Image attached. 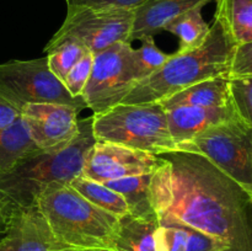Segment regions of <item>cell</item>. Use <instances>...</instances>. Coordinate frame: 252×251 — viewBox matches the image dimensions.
Here are the masks:
<instances>
[{
    "label": "cell",
    "instance_id": "obj_4",
    "mask_svg": "<svg viewBox=\"0 0 252 251\" xmlns=\"http://www.w3.org/2000/svg\"><path fill=\"white\" fill-rule=\"evenodd\" d=\"M37 207L66 245L80 251H112L121 218L96 207L69 184L44 189Z\"/></svg>",
    "mask_w": 252,
    "mask_h": 251
},
{
    "label": "cell",
    "instance_id": "obj_17",
    "mask_svg": "<svg viewBox=\"0 0 252 251\" xmlns=\"http://www.w3.org/2000/svg\"><path fill=\"white\" fill-rule=\"evenodd\" d=\"M159 217L140 218L132 214L120 219L112 251H158L157 230Z\"/></svg>",
    "mask_w": 252,
    "mask_h": 251
},
{
    "label": "cell",
    "instance_id": "obj_11",
    "mask_svg": "<svg viewBox=\"0 0 252 251\" xmlns=\"http://www.w3.org/2000/svg\"><path fill=\"white\" fill-rule=\"evenodd\" d=\"M81 110L64 103H31L21 110V120L32 142L41 150L66 147L79 133Z\"/></svg>",
    "mask_w": 252,
    "mask_h": 251
},
{
    "label": "cell",
    "instance_id": "obj_15",
    "mask_svg": "<svg viewBox=\"0 0 252 251\" xmlns=\"http://www.w3.org/2000/svg\"><path fill=\"white\" fill-rule=\"evenodd\" d=\"M226 249L225 244L214 236L174 218L159 216L158 251H226Z\"/></svg>",
    "mask_w": 252,
    "mask_h": 251
},
{
    "label": "cell",
    "instance_id": "obj_6",
    "mask_svg": "<svg viewBox=\"0 0 252 251\" xmlns=\"http://www.w3.org/2000/svg\"><path fill=\"white\" fill-rule=\"evenodd\" d=\"M179 152L204 157L252 196V128L239 117L203 130Z\"/></svg>",
    "mask_w": 252,
    "mask_h": 251
},
{
    "label": "cell",
    "instance_id": "obj_5",
    "mask_svg": "<svg viewBox=\"0 0 252 251\" xmlns=\"http://www.w3.org/2000/svg\"><path fill=\"white\" fill-rule=\"evenodd\" d=\"M93 133L96 142L115 143L154 155L179 150L170 134L166 111L160 102L118 103L93 115Z\"/></svg>",
    "mask_w": 252,
    "mask_h": 251
},
{
    "label": "cell",
    "instance_id": "obj_22",
    "mask_svg": "<svg viewBox=\"0 0 252 251\" xmlns=\"http://www.w3.org/2000/svg\"><path fill=\"white\" fill-rule=\"evenodd\" d=\"M41 152L34 145L20 118L7 129L0 132V172L9 169L17 160Z\"/></svg>",
    "mask_w": 252,
    "mask_h": 251
},
{
    "label": "cell",
    "instance_id": "obj_10",
    "mask_svg": "<svg viewBox=\"0 0 252 251\" xmlns=\"http://www.w3.org/2000/svg\"><path fill=\"white\" fill-rule=\"evenodd\" d=\"M162 164L164 159L159 155L115 143L95 142L86 157L81 175L94 181L107 182L149 174Z\"/></svg>",
    "mask_w": 252,
    "mask_h": 251
},
{
    "label": "cell",
    "instance_id": "obj_19",
    "mask_svg": "<svg viewBox=\"0 0 252 251\" xmlns=\"http://www.w3.org/2000/svg\"><path fill=\"white\" fill-rule=\"evenodd\" d=\"M214 19L235 46L252 42V0H216Z\"/></svg>",
    "mask_w": 252,
    "mask_h": 251
},
{
    "label": "cell",
    "instance_id": "obj_26",
    "mask_svg": "<svg viewBox=\"0 0 252 251\" xmlns=\"http://www.w3.org/2000/svg\"><path fill=\"white\" fill-rule=\"evenodd\" d=\"M93 63L94 53L91 51H88L84 54L83 58L66 74L63 84L69 94L74 97H81L83 95V91L90 78L91 70H93Z\"/></svg>",
    "mask_w": 252,
    "mask_h": 251
},
{
    "label": "cell",
    "instance_id": "obj_1",
    "mask_svg": "<svg viewBox=\"0 0 252 251\" xmlns=\"http://www.w3.org/2000/svg\"><path fill=\"white\" fill-rule=\"evenodd\" d=\"M154 172V208L219 239L226 251H252V196L196 153L159 155Z\"/></svg>",
    "mask_w": 252,
    "mask_h": 251
},
{
    "label": "cell",
    "instance_id": "obj_25",
    "mask_svg": "<svg viewBox=\"0 0 252 251\" xmlns=\"http://www.w3.org/2000/svg\"><path fill=\"white\" fill-rule=\"evenodd\" d=\"M229 91L238 117L252 128V78L229 79Z\"/></svg>",
    "mask_w": 252,
    "mask_h": 251
},
{
    "label": "cell",
    "instance_id": "obj_7",
    "mask_svg": "<svg viewBox=\"0 0 252 251\" xmlns=\"http://www.w3.org/2000/svg\"><path fill=\"white\" fill-rule=\"evenodd\" d=\"M0 100L21 112L31 103H64L85 110L83 97H74L64 84L52 74L47 57L0 64Z\"/></svg>",
    "mask_w": 252,
    "mask_h": 251
},
{
    "label": "cell",
    "instance_id": "obj_13",
    "mask_svg": "<svg viewBox=\"0 0 252 251\" xmlns=\"http://www.w3.org/2000/svg\"><path fill=\"white\" fill-rule=\"evenodd\" d=\"M169 130L177 147L193 139L203 130L238 118L234 106L226 107H198V106H176L165 108ZM179 152V150H177Z\"/></svg>",
    "mask_w": 252,
    "mask_h": 251
},
{
    "label": "cell",
    "instance_id": "obj_2",
    "mask_svg": "<svg viewBox=\"0 0 252 251\" xmlns=\"http://www.w3.org/2000/svg\"><path fill=\"white\" fill-rule=\"evenodd\" d=\"M95 142L90 116L79 120V133L70 144L25 157L0 172V209L5 219L36 207L42 192L52 185L70 184L81 175Z\"/></svg>",
    "mask_w": 252,
    "mask_h": 251
},
{
    "label": "cell",
    "instance_id": "obj_23",
    "mask_svg": "<svg viewBox=\"0 0 252 251\" xmlns=\"http://www.w3.org/2000/svg\"><path fill=\"white\" fill-rule=\"evenodd\" d=\"M89 49L76 41L66 39L47 53V64L57 79L63 83L66 74Z\"/></svg>",
    "mask_w": 252,
    "mask_h": 251
},
{
    "label": "cell",
    "instance_id": "obj_9",
    "mask_svg": "<svg viewBox=\"0 0 252 251\" xmlns=\"http://www.w3.org/2000/svg\"><path fill=\"white\" fill-rule=\"evenodd\" d=\"M132 52V43L117 42L94 54L93 70L81 95L93 115L122 103L123 98L134 88L138 80Z\"/></svg>",
    "mask_w": 252,
    "mask_h": 251
},
{
    "label": "cell",
    "instance_id": "obj_12",
    "mask_svg": "<svg viewBox=\"0 0 252 251\" xmlns=\"http://www.w3.org/2000/svg\"><path fill=\"white\" fill-rule=\"evenodd\" d=\"M6 224L0 251H80L57 238L37 206L12 214Z\"/></svg>",
    "mask_w": 252,
    "mask_h": 251
},
{
    "label": "cell",
    "instance_id": "obj_8",
    "mask_svg": "<svg viewBox=\"0 0 252 251\" xmlns=\"http://www.w3.org/2000/svg\"><path fill=\"white\" fill-rule=\"evenodd\" d=\"M133 22L134 10L68 7L61 29L44 46L43 52L48 53L66 39L79 42L94 54L117 42L132 43Z\"/></svg>",
    "mask_w": 252,
    "mask_h": 251
},
{
    "label": "cell",
    "instance_id": "obj_16",
    "mask_svg": "<svg viewBox=\"0 0 252 251\" xmlns=\"http://www.w3.org/2000/svg\"><path fill=\"white\" fill-rule=\"evenodd\" d=\"M164 108L176 106H198V107H226L231 106L229 79L224 76L207 80L189 86L170 97L160 101Z\"/></svg>",
    "mask_w": 252,
    "mask_h": 251
},
{
    "label": "cell",
    "instance_id": "obj_3",
    "mask_svg": "<svg viewBox=\"0 0 252 251\" xmlns=\"http://www.w3.org/2000/svg\"><path fill=\"white\" fill-rule=\"evenodd\" d=\"M235 47L220 22L214 19L207 39L201 47L170 54L162 68L138 81L122 103L160 102L207 79L228 78Z\"/></svg>",
    "mask_w": 252,
    "mask_h": 251
},
{
    "label": "cell",
    "instance_id": "obj_28",
    "mask_svg": "<svg viewBox=\"0 0 252 251\" xmlns=\"http://www.w3.org/2000/svg\"><path fill=\"white\" fill-rule=\"evenodd\" d=\"M147 0H66V7L135 10Z\"/></svg>",
    "mask_w": 252,
    "mask_h": 251
},
{
    "label": "cell",
    "instance_id": "obj_20",
    "mask_svg": "<svg viewBox=\"0 0 252 251\" xmlns=\"http://www.w3.org/2000/svg\"><path fill=\"white\" fill-rule=\"evenodd\" d=\"M203 7H194L172 20L165 31L175 34L179 38V51L189 52L201 47L207 39L211 25L202 16Z\"/></svg>",
    "mask_w": 252,
    "mask_h": 251
},
{
    "label": "cell",
    "instance_id": "obj_14",
    "mask_svg": "<svg viewBox=\"0 0 252 251\" xmlns=\"http://www.w3.org/2000/svg\"><path fill=\"white\" fill-rule=\"evenodd\" d=\"M212 0H147L134 10L130 42L155 37L174 19L194 7H204Z\"/></svg>",
    "mask_w": 252,
    "mask_h": 251
},
{
    "label": "cell",
    "instance_id": "obj_29",
    "mask_svg": "<svg viewBox=\"0 0 252 251\" xmlns=\"http://www.w3.org/2000/svg\"><path fill=\"white\" fill-rule=\"evenodd\" d=\"M20 118H21V113L19 111L11 107L9 103L0 100V132L11 127Z\"/></svg>",
    "mask_w": 252,
    "mask_h": 251
},
{
    "label": "cell",
    "instance_id": "obj_27",
    "mask_svg": "<svg viewBox=\"0 0 252 251\" xmlns=\"http://www.w3.org/2000/svg\"><path fill=\"white\" fill-rule=\"evenodd\" d=\"M233 78H252V42L234 49L228 79Z\"/></svg>",
    "mask_w": 252,
    "mask_h": 251
},
{
    "label": "cell",
    "instance_id": "obj_18",
    "mask_svg": "<svg viewBox=\"0 0 252 251\" xmlns=\"http://www.w3.org/2000/svg\"><path fill=\"white\" fill-rule=\"evenodd\" d=\"M154 171L139 176L125 177L102 182L113 191L122 194L129 208V214L140 218L157 217L153 198L154 188Z\"/></svg>",
    "mask_w": 252,
    "mask_h": 251
},
{
    "label": "cell",
    "instance_id": "obj_30",
    "mask_svg": "<svg viewBox=\"0 0 252 251\" xmlns=\"http://www.w3.org/2000/svg\"><path fill=\"white\" fill-rule=\"evenodd\" d=\"M5 231H6V219H5L4 214H2L1 209H0V239L4 236Z\"/></svg>",
    "mask_w": 252,
    "mask_h": 251
},
{
    "label": "cell",
    "instance_id": "obj_31",
    "mask_svg": "<svg viewBox=\"0 0 252 251\" xmlns=\"http://www.w3.org/2000/svg\"><path fill=\"white\" fill-rule=\"evenodd\" d=\"M85 251H108V250H85Z\"/></svg>",
    "mask_w": 252,
    "mask_h": 251
},
{
    "label": "cell",
    "instance_id": "obj_21",
    "mask_svg": "<svg viewBox=\"0 0 252 251\" xmlns=\"http://www.w3.org/2000/svg\"><path fill=\"white\" fill-rule=\"evenodd\" d=\"M69 185L96 207L118 218L129 214V208L122 194L111 189L102 182L94 181L84 175H79Z\"/></svg>",
    "mask_w": 252,
    "mask_h": 251
},
{
    "label": "cell",
    "instance_id": "obj_24",
    "mask_svg": "<svg viewBox=\"0 0 252 251\" xmlns=\"http://www.w3.org/2000/svg\"><path fill=\"white\" fill-rule=\"evenodd\" d=\"M140 42L142 44L139 48H133L132 52L133 64H134L138 81L157 73L170 58V54L164 53L158 48L154 37H145Z\"/></svg>",
    "mask_w": 252,
    "mask_h": 251
}]
</instances>
